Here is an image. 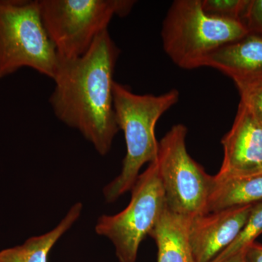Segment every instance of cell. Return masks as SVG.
<instances>
[{
	"label": "cell",
	"mask_w": 262,
	"mask_h": 262,
	"mask_svg": "<svg viewBox=\"0 0 262 262\" xmlns=\"http://www.w3.org/2000/svg\"><path fill=\"white\" fill-rule=\"evenodd\" d=\"M120 51L108 30L82 56H58L50 98L58 120L77 129L98 154L111 149L119 129L114 110V72Z\"/></svg>",
	"instance_id": "1"
},
{
	"label": "cell",
	"mask_w": 262,
	"mask_h": 262,
	"mask_svg": "<svg viewBox=\"0 0 262 262\" xmlns=\"http://www.w3.org/2000/svg\"><path fill=\"white\" fill-rule=\"evenodd\" d=\"M114 110L119 129L123 131L126 155L120 173L103 189L106 203H114L131 190L143 165L158 159L159 142L155 137L157 122L179 100L173 89L165 94L139 95L115 82Z\"/></svg>",
	"instance_id": "2"
},
{
	"label": "cell",
	"mask_w": 262,
	"mask_h": 262,
	"mask_svg": "<svg viewBox=\"0 0 262 262\" xmlns=\"http://www.w3.org/2000/svg\"><path fill=\"white\" fill-rule=\"evenodd\" d=\"M248 33L239 20L207 14L201 0H176L164 19L161 37L170 60L179 68L190 70L205 67L213 52Z\"/></svg>",
	"instance_id": "3"
},
{
	"label": "cell",
	"mask_w": 262,
	"mask_h": 262,
	"mask_svg": "<svg viewBox=\"0 0 262 262\" xmlns=\"http://www.w3.org/2000/svg\"><path fill=\"white\" fill-rule=\"evenodd\" d=\"M58 62L39 1L0 0V79L27 67L53 80Z\"/></svg>",
	"instance_id": "4"
},
{
	"label": "cell",
	"mask_w": 262,
	"mask_h": 262,
	"mask_svg": "<svg viewBox=\"0 0 262 262\" xmlns=\"http://www.w3.org/2000/svg\"><path fill=\"white\" fill-rule=\"evenodd\" d=\"M131 0H39L45 29L61 58L86 53L114 17L128 15Z\"/></svg>",
	"instance_id": "5"
},
{
	"label": "cell",
	"mask_w": 262,
	"mask_h": 262,
	"mask_svg": "<svg viewBox=\"0 0 262 262\" xmlns=\"http://www.w3.org/2000/svg\"><path fill=\"white\" fill-rule=\"evenodd\" d=\"M128 206L115 215L98 219L95 230L115 246L120 262H136L139 246L158 223L166 206L157 161L139 174Z\"/></svg>",
	"instance_id": "6"
},
{
	"label": "cell",
	"mask_w": 262,
	"mask_h": 262,
	"mask_svg": "<svg viewBox=\"0 0 262 262\" xmlns=\"http://www.w3.org/2000/svg\"><path fill=\"white\" fill-rule=\"evenodd\" d=\"M187 135L185 125H173L159 142L156 161L166 206L192 219L207 213L213 177L188 153Z\"/></svg>",
	"instance_id": "7"
},
{
	"label": "cell",
	"mask_w": 262,
	"mask_h": 262,
	"mask_svg": "<svg viewBox=\"0 0 262 262\" xmlns=\"http://www.w3.org/2000/svg\"><path fill=\"white\" fill-rule=\"evenodd\" d=\"M224 159L219 177L262 173V124L239 102L233 125L222 140Z\"/></svg>",
	"instance_id": "8"
},
{
	"label": "cell",
	"mask_w": 262,
	"mask_h": 262,
	"mask_svg": "<svg viewBox=\"0 0 262 262\" xmlns=\"http://www.w3.org/2000/svg\"><path fill=\"white\" fill-rule=\"evenodd\" d=\"M254 205L227 208L192 218L189 237L195 262H212L229 247L244 228Z\"/></svg>",
	"instance_id": "9"
},
{
	"label": "cell",
	"mask_w": 262,
	"mask_h": 262,
	"mask_svg": "<svg viewBox=\"0 0 262 262\" xmlns=\"http://www.w3.org/2000/svg\"><path fill=\"white\" fill-rule=\"evenodd\" d=\"M205 67L215 69L234 81L238 91L262 82V36L248 33L213 52Z\"/></svg>",
	"instance_id": "10"
},
{
	"label": "cell",
	"mask_w": 262,
	"mask_h": 262,
	"mask_svg": "<svg viewBox=\"0 0 262 262\" xmlns=\"http://www.w3.org/2000/svg\"><path fill=\"white\" fill-rule=\"evenodd\" d=\"M191 220L165 206L149 234L158 246V262H195L189 243Z\"/></svg>",
	"instance_id": "11"
},
{
	"label": "cell",
	"mask_w": 262,
	"mask_h": 262,
	"mask_svg": "<svg viewBox=\"0 0 262 262\" xmlns=\"http://www.w3.org/2000/svg\"><path fill=\"white\" fill-rule=\"evenodd\" d=\"M262 201V173L212 179L207 213L227 208L254 205Z\"/></svg>",
	"instance_id": "12"
},
{
	"label": "cell",
	"mask_w": 262,
	"mask_h": 262,
	"mask_svg": "<svg viewBox=\"0 0 262 262\" xmlns=\"http://www.w3.org/2000/svg\"><path fill=\"white\" fill-rule=\"evenodd\" d=\"M82 204L73 205L64 218L55 228L32 237L23 244L0 251V262H48L50 251L58 239L70 230L82 214Z\"/></svg>",
	"instance_id": "13"
},
{
	"label": "cell",
	"mask_w": 262,
	"mask_h": 262,
	"mask_svg": "<svg viewBox=\"0 0 262 262\" xmlns=\"http://www.w3.org/2000/svg\"><path fill=\"white\" fill-rule=\"evenodd\" d=\"M262 234V201L253 207L247 222L237 238L212 262H226L255 243V239Z\"/></svg>",
	"instance_id": "14"
},
{
	"label": "cell",
	"mask_w": 262,
	"mask_h": 262,
	"mask_svg": "<svg viewBox=\"0 0 262 262\" xmlns=\"http://www.w3.org/2000/svg\"><path fill=\"white\" fill-rule=\"evenodd\" d=\"M248 3V0H201L202 8L207 14L239 21Z\"/></svg>",
	"instance_id": "15"
},
{
	"label": "cell",
	"mask_w": 262,
	"mask_h": 262,
	"mask_svg": "<svg viewBox=\"0 0 262 262\" xmlns=\"http://www.w3.org/2000/svg\"><path fill=\"white\" fill-rule=\"evenodd\" d=\"M241 101L262 124V82L239 91Z\"/></svg>",
	"instance_id": "16"
},
{
	"label": "cell",
	"mask_w": 262,
	"mask_h": 262,
	"mask_svg": "<svg viewBox=\"0 0 262 262\" xmlns=\"http://www.w3.org/2000/svg\"><path fill=\"white\" fill-rule=\"evenodd\" d=\"M241 21L248 32L262 36V0H248Z\"/></svg>",
	"instance_id": "17"
},
{
	"label": "cell",
	"mask_w": 262,
	"mask_h": 262,
	"mask_svg": "<svg viewBox=\"0 0 262 262\" xmlns=\"http://www.w3.org/2000/svg\"><path fill=\"white\" fill-rule=\"evenodd\" d=\"M245 256L247 262H262V245L256 243L250 245L245 251Z\"/></svg>",
	"instance_id": "18"
},
{
	"label": "cell",
	"mask_w": 262,
	"mask_h": 262,
	"mask_svg": "<svg viewBox=\"0 0 262 262\" xmlns=\"http://www.w3.org/2000/svg\"><path fill=\"white\" fill-rule=\"evenodd\" d=\"M226 262H247L246 259V256H245V252L239 253L237 256H234V257L231 258L228 261Z\"/></svg>",
	"instance_id": "19"
}]
</instances>
